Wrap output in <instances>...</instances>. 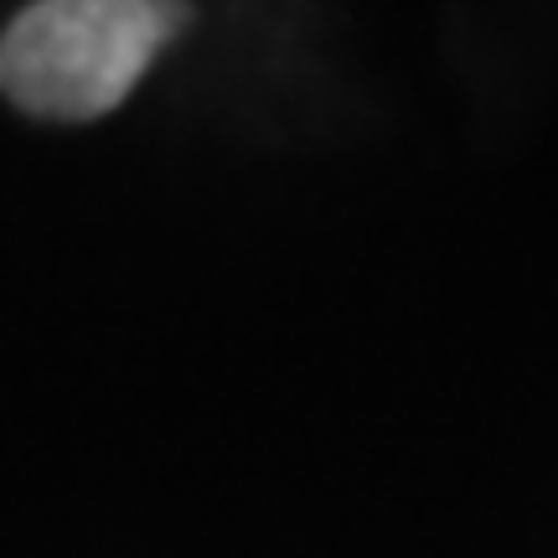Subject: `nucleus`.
I'll list each match as a JSON object with an SVG mask.
<instances>
[{
    "instance_id": "f257e3e1",
    "label": "nucleus",
    "mask_w": 558,
    "mask_h": 558,
    "mask_svg": "<svg viewBox=\"0 0 558 558\" xmlns=\"http://www.w3.org/2000/svg\"><path fill=\"white\" fill-rule=\"evenodd\" d=\"M186 21L156 0H41L0 37V88L37 120H99Z\"/></svg>"
}]
</instances>
